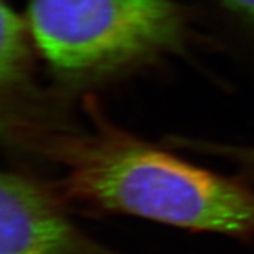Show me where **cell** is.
<instances>
[{
	"instance_id": "4",
	"label": "cell",
	"mask_w": 254,
	"mask_h": 254,
	"mask_svg": "<svg viewBox=\"0 0 254 254\" xmlns=\"http://www.w3.org/2000/svg\"><path fill=\"white\" fill-rule=\"evenodd\" d=\"M0 17V82L3 90H12L26 75L31 33L27 20L8 5L5 0H1Z\"/></svg>"
},
{
	"instance_id": "1",
	"label": "cell",
	"mask_w": 254,
	"mask_h": 254,
	"mask_svg": "<svg viewBox=\"0 0 254 254\" xmlns=\"http://www.w3.org/2000/svg\"><path fill=\"white\" fill-rule=\"evenodd\" d=\"M88 126L13 116L9 131L60 167L59 197L84 211L124 214L173 227L254 238V190L114 126L94 100Z\"/></svg>"
},
{
	"instance_id": "2",
	"label": "cell",
	"mask_w": 254,
	"mask_h": 254,
	"mask_svg": "<svg viewBox=\"0 0 254 254\" xmlns=\"http://www.w3.org/2000/svg\"><path fill=\"white\" fill-rule=\"evenodd\" d=\"M27 24L51 66L71 77L124 69L183 43L171 0H30Z\"/></svg>"
},
{
	"instance_id": "5",
	"label": "cell",
	"mask_w": 254,
	"mask_h": 254,
	"mask_svg": "<svg viewBox=\"0 0 254 254\" xmlns=\"http://www.w3.org/2000/svg\"><path fill=\"white\" fill-rule=\"evenodd\" d=\"M200 153H207L226 158L240 169L241 174L248 179H254V147H236L201 140L198 144Z\"/></svg>"
},
{
	"instance_id": "3",
	"label": "cell",
	"mask_w": 254,
	"mask_h": 254,
	"mask_svg": "<svg viewBox=\"0 0 254 254\" xmlns=\"http://www.w3.org/2000/svg\"><path fill=\"white\" fill-rule=\"evenodd\" d=\"M56 192L20 173L0 178V254H118L73 223Z\"/></svg>"
},
{
	"instance_id": "6",
	"label": "cell",
	"mask_w": 254,
	"mask_h": 254,
	"mask_svg": "<svg viewBox=\"0 0 254 254\" xmlns=\"http://www.w3.org/2000/svg\"><path fill=\"white\" fill-rule=\"evenodd\" d=\"M222 1L241 13L254 17V0H222Z\"/></svg>"
}]
</instances>
